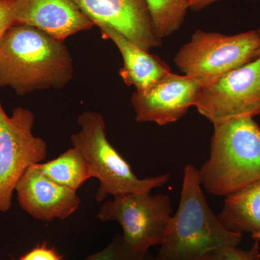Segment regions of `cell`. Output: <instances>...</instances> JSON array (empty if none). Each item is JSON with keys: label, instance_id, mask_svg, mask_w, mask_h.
I'll return each instance as SVG.
<instances>
[{"label": "cell", "instance_id": "obj_10", "mask_svg": "<svg viewBox=\"0 0 260 260\" xmlns=\"http://www.w3.org/2000/svg\"><path fill=\"white\" fill-rule=\"evenodd\" d=\"M95 25L107 24L146 51L161 45L146 0H76Z\"/></svg>", "mask_w": 260, "mask_h": 260}, {"label": "cell", "instance_id": "obj_17", "mask_svg": "<svg viewBox=\"0 0 260 260\" xmlns=\"http://www.w3.org/2000/svg\"><path fill=\"white\" fill-rule=\"evenodd\" d=\"M84 260H151L149 251L133 250L125 242L122 234H116L102 250Z\"/></svg>", "mask_w": 260, "mask_h": 260}, {"label": "cell", "instance_id": "obj_12", "mask_svg": "<svg viewBox=\"0 0 260 260\" xmlns=\"http://www.w3.org/2000/svg\"><path fill=\"white\" fill-rule=\"evenodd\" d=\"M12 18L13 25L35 27L62 42L95 26L76 0H14Z\"/></svg>", "mask_w": 260, "mask_h": 260}, {"label": "cell", "instance_id": "obj_3", "mask_svg": "<svg viewBox=\"0 0 260 260\" xmlns=\"http://www.w3.org/2000/svg\"><path fill=\"white\" fill-rule=\"evenodd\" d=\"M199 176L205 190L225 198L260 180V126L254 118L214 124L210 158Z\"/></svg>", "mask_w": 260, "mask_h": 260}, {"label": "cell", "instance_id": "obj_11", "mask_svg": "<svg viewBox=\"0 0 260 260\" xmlns=\"http://www.w3.org/2000/svg\"><path fill=\"white\" fill-rule=\"evenodd\" d=\"M15 191L21 209L42 221L65 220L80 205L77 191L51 180L39 171L37 164L24 172Z\"/></svg>", "mask_w": 260, "mask_h": 260}, {"label": "cell", "instance_id": "obj_23", "mask_svg": "<svg viewBox=\"0 0 260 260\" xmlns=\"http://www.w3.org/2000/svg\"><path fill=\"white\" fill-rule=\"evenodd\" d=\"M258 32H259V34H260V28L259 29H257ZM259 57H260V54H259Z\"/></svg>", "mask_w": 260, "mask_h": 260}, {"label": "cell", "instance_id": "obj_1", "mask_svg": "<svg viewBox=\"0 0 260 260\" xmlns=\"http://www.w3.org/2000/svg\"><path fill=\"white\" fill-rule=\"evenodd\" d=\"M242 238L213 213L202 189L199 169L186 165L179 207L155 260H224Z\"/></svg>", "mask_w": 260, "mask_h": 260}, {"label": "cell", "instance_id": "obj_7", "mask_svg": "<svg viewBox=\"0 0 260 260\" xmlns=\"http://www.w3.org/2000/svg\"><path fill=\"white\" fill-rule=\"evenodd\" d=\"M172 213L169 195L140 192L108 200L97 217L120 224L123 237L133 250L149 251L165 240Z\"/></svg>", "mask_w": 260, "mask_h": 260}, {"label": "cell", "instance_id": "obj_13", "mask_svg": "<svg viewBox=\"0 0 260 260\" xmlns=\"http://www.w3.org/2000/svg\"><path fill=\"white\" fill-rule=\"evenodd\" d=\"M102 37L112 41L119 49L123 59L119 75L128 86H134L136 91H143L172 73L169 65L158 56L132 42L107 24L97 23Z\"/></svg>", "mask_w": 260, "mask_h": 260}, {"label": "cell", "instance_id": "obj_15", "mask_svg": "<svg viewBox=\"0 0 260 260\" xmlns=\"http://www.w3.org/2000/svg\"><path fill=\"white\" fill-rule=\"evenodd\" d=\"M37 167L51 180L75 191L92 178L88 162L74 147L68 149L57 158L37 164Z\"/></svg>", "mask_w": 260, "mask_h": 260}, {"label": "cell", "instance_id": "obj_6", "mask_svg": "<svg viewBox=\"0 0 260 260\" xmlns=\"http://www.w3.org/2000/svg\"><path fill=\"white\" fill-rule=\"evenodd\" d=\"M34 123L30 109L18 107L9 116L0 102V213L11 209L15 186L26 169L47 158V143L32 133Z\"/></svg>", "mask_w": 260, "mask_h": 260}, {"label": "cell", "instance_id": "obj_19", "mask_svg": "<svg viewBox=\"0 0 260 260\" xmlns=\"http://www.w3.org/2000/svg\"><path fill=\"white\" fill-rule=\"evenodd\" d=\"M14 0H0V40L13 25L12 8Z\"/></svg>", "mask_w": 260, "mask_h": 260}, {"label": "cell", "instance_id": "obj_2", "mask_svg": "<svg viewBox=\"0 0 260 260\" xmlns=\"http://www.w3.org/2000/svg\"><path fill=\"white\" fill-rule=\"evenodd\" d=\"M74 74L64 44L30 25L15 24L0 40V87L18 95L64 88Z\"/></svg>", "mask_w": 260, "mask_h": 260}, {"label": "cell", "instance_id": "obj_20", "mask_svg": "<svg viewBox=\"0 0 260 260\" xmlns=\"http://www.w3.org/2000/svg\"><path fill=\"white\" fill-rule=\"evenodd\" d=\"M258 242L259 241L256 240L255 244L249 250H244L237 248L224 260H259L260 249Z\"/></svg>", "mask_w": 260, "mask_h": 260}, {"label": "cell", "instance_id": "obj_8", "mask_svg": "<svg viewBox=\"0 0 260 260\" xmlns=\"http://www.w3.org/2000/svg\"><path fill=\"white\" fill-rule=\"evenodd\" d=\"M194 107L213 124L260 114V57L200 87Z\"/></svg>", "mask_w": 260, "mask_h": 260}, {"label": "cell", "instance_id": "obj_16", "mask_svg": "<svg viewBox=\"0 0 260 260\" xmlns=\"http://www.w3.org/2000/svg\"><path fill=\"white\" fill-rule=\"evenodd\" d=\"M158 39L172 35L181 28L190 10V0H146Z\"/></svg>", "mask_w": 260, "mask_h": 260}, {"label": "cell", "instance_id": "obj_18", "mask_svg": "<svg viewBox=\"0 0 260 260\" xmlns=\"http://www.w3.org/2000/svg\"><path fill=\"white\" fill-rule=\"evenodd\" d=\"M19 260H64L54 248L49 247L47 243L38 244L31 250L23 254Z\"/></svg>", "mask_w": 260, "mask_h": 260}, {"label": "cell", "instance_id": "obj_21", "mask_svg": "<svg viewBox=\"0 0 260 260\" xmlns=\"http://www.w3.org/2000/svg\"><path fill=\"white\" fill-rule=\"evenodd\" d=\"M221 0H190V10L200 11Z\"/></svg>", "mask_w": 260, "mask_h": 260}, {"label": "cell", "instance_id": "obj_4", "mask_svg": "<svg viewBox=\"0 0 260 260\" xmlns=\"http://www.w3.org/2000/svg\"><path fill=\"white\" fill-rule=\"evenodd\" d=\"M80 129L71 136L73 147L88 162L92 178L99 181L95 200L102 203L109 195L114 198L134 193H150L167 184L170 174L140 179L127 161L109 143L102 114L85 112L78 118Z\"/></svg>", "mask_w": 260, "mask_h": 260}, {"label": "cell", "instance_id": "obj_5", "mask_svg": "<svg viewBox=\"0 0 260 260\" xmlns=\"http://www.w3.org/2000/svg\"><path fill=\"white\" fill-rule=\"evenodd\" d=\"M259 54L257 30L234 35L198 30L177 51L174 61L183 74L202 86L250 62Z\"/></svg>", "mask_w": 260, "mask_h": 260}, {"label": "cell", "instance_id": "obj_14", "mask_svg": "<svg viewBox=\"0 0 260 260\" xmlns=\"http://www.w3.org/2000/svg\"><path fill=\"white\" fill-rule=\"evenodd\" d=\"M222 223L232 232H260V180L239 192L226 197L218 215Z\"/></svg>", "mask_w": 260, "mask_h": 260}, {"label": "cell", "instance_id": "obj_22", "mask_svg": "<svg viewBox=\"0 0 260 260\" xmlns=\"http://www.w3.org/2000/svg\"><path fill=\"white\" fill-rule=\"evenodd\" d=\"M251 237H252V239H255L256 241H260V232L257 233V234H252V235H251Z\"/></svg>", "mask_w": 260, "mask_h": 260}, {"label": "cell", "instance_id": "obj_9", "mask_svg": "<svg viewBox=\"0 0 260 260\" xmlns=\"http://www.w3.org/2000/svg\"><path fill=\"white\" fill-rule=\"evenodd\" d=\"M200 87L190 77L169 73L146 90L133 94L135 120L160 126L176 122L194 107Z\"/></svg>", "mask_w": 260, "mask_h": 260}]
</instances>
